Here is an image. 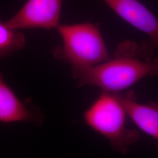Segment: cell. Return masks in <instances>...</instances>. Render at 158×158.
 <instances>
[{
	"instance_id": "obj_1",
	"label": "cell",
	"mask_w": 158,
	"mask_h": 158,
	"mask_svg": "<svg viewBox=\"0 0 158 158\" xmlns=\"http://www.w3.org/2000/svg\"><path fill=\"white\" fill-rule=\"evenodd\" d=\"M79 87L96 86L120 93L141 79L158 75V56L150 61L141 56V45L132 40L119 43L113 57L93 66L71 68Z\"/></svg>"
},
{
	"instance_id": "obj_2",
	"label": "cell",
	"mask_w": 158,
	"mask_h": 158,
	"mask_svg": "<svg viewBox=\"0 0 158 158\" xmlns=\"http://www.w3.org/2000/svg\"><path fill=\"white\" fill-rule=\"evenodd\" d=\"M56 29L62 44L53 49V56L70 69L93 66L110 59L98 24H60Z\"/></svg>"
},
{
	"instance_id": "obj_3",
	"label": "cell",
	"mask_w": 158,
	"mask_h": 158,
	"mask_svg": "<svg viewBox=\"0 0 158 158\" xmlns=\"http://www.w3.org/2000/svg\"><path fill=\"white\" fill-rule=\"evenodd\" d=\"M127 114L117 94L102 91L85 113L86 124L106 138L114 151L122 154L139 138L135 130L126 125Z\"/></svg>"
},
{
	"instance_id": "obj_4",
	"label": "cell",
	"mask_w": 158,
	"mask_h": 158,
	"mask_svg": "<svg viewBox=\"0 0 158 158\" xmlns=\"http://www.w3.org/2000/svg\"><path fill=\"white\" fill-rule=\"evenodd\" d=\"M102 1L127 23L148 35L149 42L141 45V55L151 60L158 47V17L138 0Z\"/></svg>"
},
{
	"instance_id": "obj_5",
	"label": "cell",
	"mask_w": 158,
	"mask_h": 158,
	"mask_svg": "<svg viewBox=\"0 0 158 158\" xmlns=\"http://www.w3.org/2000/svg\"><path fill=\"white\" fill-rule=\"evenodd\" d=\"M62 4V0H27L6 23L17 30L56 29L60 25Z\"/></svg>"
},
{
	"instance_id": "obj_6",
	"label": "cell",
	"mask_w": 158,
	"mask_h": 158,
	"mask_svg": "<svg viewBox=\"0 0 158 158\" xmlns=\"http://www.w3.org/2000/svg\"><path fill=\"white\" fill-rule=\"evenodd\" d=\"M44 120V115L40 108L19 98L0 72V123H23L40 127Z\"/></svg>"
},
{
	"instance_id": "obj_7",
	"label": "cell",
	"mask_w": 158,
	"mask_h": 158,
	"mask_svg": "<svg viewBox=\"0 0 158 158\" xmlns=\"http://www.w3.org/2000/svg\"><path fill=\"white\" fill-rule=\"evenodd\" d=\"M117 94L128 117L143 132L158 141V103H139L135 93L131 91Z\"/></svg>"
},
{
	"instance_id": "obj_8",
	"label": "cell",
	"mask_w": 158,
	"mask_h": 158,
	"mask_svg": "<svg viewBox=\"0 0 158 158\" xmlns=\"http://www.w3.org/2000/svg\"><path fill=\"white\" fill-rule=\"evenodd\" d=\"M25 45L24 34L0 20V58L10 56L23 49Z\"/></svg>"
}]
</instances>
